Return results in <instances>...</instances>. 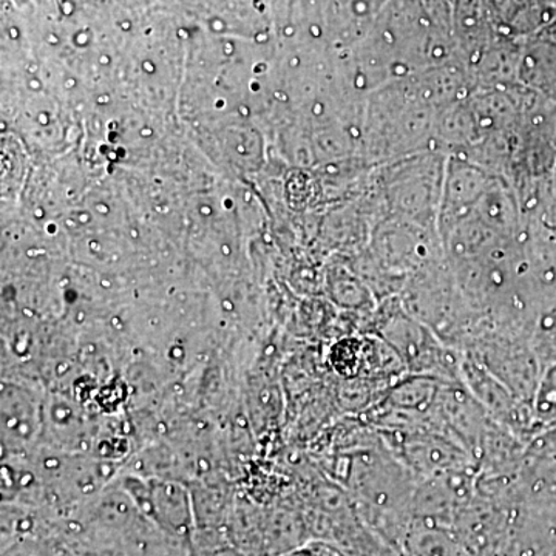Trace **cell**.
Masks as SVG:
<instances>
[{
  "instance_id": "4",
  "label": "cell",
  "mask_w": 556,
  "mask_h": 556,
  "mask_svg": "<svg viewBox=\"0 0 556 556\" xmlns=\"http://www.w3.org/2000/svg\"><path fill=\"white\" fill-rule=\"evenodd\" d=\"M43 434V401L27 388L2 386V444L9 455L33 447Z\"/></svg>"
},
{
  "instance_id": "3",
  "label": "cell",
  "mask_w": 556,
  "mask_h": 556,
  "mask_svg": "<svg viewBox=\"0 0 556 556\" xmlns=\"http://www.w3.org/2000/svg\"><path fill=\"white\" fill-rule=\"evenodd\" d=\"M139 511L164 535L190 547L195 533L193 497L185 486L170 481L127 478L123 484Z\"/></svg>"
},
{
  "instance_id": "6",
  "label": "cell",
  "mask_w": 556,
  "mask_h": 556,
  "mask_svg": "<svg viewBox=\"0 0 556 556\" xmlns=\"http://www.w3.org/2000/svg\"><path fill=\"white\" fill-rule=\"evenodd\" d=\"M189 556H244L232 546L228 536L197 538L190 544Z\"/></svg>"
},
{
  "instance_id": "5",
  "label": "cell",
  "mask_w": 556,
  "mask_h": 556,
  "mask_svg": "<svg viewBox=\"0 0 556 556\" xmlns=\"http://www.w3.org/2000/svg\"><path fill=\"white\" fill-rule=\"evenodd\" d=\"M532 409L540 434L556 427V362L544 365Z\"/></svg>"
},
{
  "instance_id": "1",
  "label": "cell",
  "mask_w": 556,
  "mask_h": 556,
  "mask_svg": "<svg viewBox=\"0 0 556 556\" xmlns=\"http://www.w3.org/2000/svg\"><path fill=\"white\" fill-rule=\"evenodd\" d=\"M466 351L473 354L515 396L526 404H533L544 367L532 339L522 338V334L486 332L471 340Z\"/></svg>"
},
{
  "instance_id": "2",
  "label": "cell",
  "mask_w": 556,
  "mask_h": 556,
  "mask_svg": "<svg viewBox=\"0 0 556 556\" xmlns=\"http://www.w3.org/2000/svg\"><path fill=\"white\" fill-rule=\"evenodd\" d=\"M460 382L477 397L493 422L529 445L540 434L532 405L515 396L473 354L464 351Z\"/></svg>"
}]
</instances>
